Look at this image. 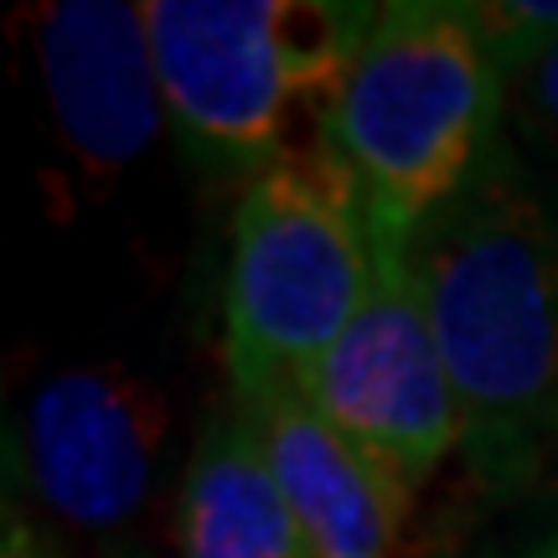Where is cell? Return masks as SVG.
Instances as JSON below:
<instances>
[{"instance_id":"cell-1","label":"cell","mask_w":558,"mask_h":558,"mask_svg":"<svg viewBox=\"0 0 558 558\" xmlns=\"http://www.w3.org/2000/svg\"><path fill=\"white\" fill-rule=\"evenodd\" d=\"M399 233L460 399L471 476L507 492L558 424V222L512 181L497 145Z\"/></svg>"},{"instance_id":"cell-2","label":"cell","mask_w":558,"mask_h":558,"mask_svg":"<svg viewBox=\"0 0 558 558\" xmlns=\"http://www.w3.org/2000/svg\"><path fill=\"white\" fill-rule=\"evenodd\" d=\"M501 99L507 68L471 5H373L316 145L362 186L373 218L409 228L497 150Z\"/></svg>"},{"instance_id":"cell-3","label":"cell","mask_w":558,"mask_h":558,"mask_svg":"<svg viewBox=\"0 0 558 558\" xmlns=\"http://www.w3.org/2000/svg\"><path fill=\"white\" fill-rule=\"evenodd\" d=\"M373 264V207L320 145L254 171L233 213L222 290L233 393L295 388L362 311Z\"/></svg>"},{"instance_id":"cell-4","label":"cell","mask_w":558,"mask_h":558,"mask_svg":"<svg viewBox=\"0 0 558 558\" xmlns=\"http://www.w3.org/2000/svg\"><path fill=\"white\" fill-rule=\"evenodd\" d=\"M373 5L300 0H150L166 114L197 150L254 166L305 150L300 130L326 120Z\"/></svg>"},{"instance_id":"cell-5","label":"cell","mask_w":558,"mask_h":558,"mask_svg":"<svg viewBox=\"0 0 558 558\" xmlns=\"http://www.w3.org/2000/svg\"><path fill=\"white\" fill-rule=\"evenodd\" d=\"M373 228V290L337 347L295 383V393L388 492L409 501L465 445V418L418 305L403 233L378 218Z\"/></svg>"},{"instance_id":"cell-6","label":"cell","mask_w":558,"mask_h":558,"mask_svg":"<svg viewBox=\"0 0 558 558\" xmlns=\"http://www.w3.org/2000/svg\"><path fill=\"white\" fill-rule=\"evenodd\" d=\"M166 409L124 367H68L26 414V471L41 501L78 527H120L156 481Z\"/></svg>"},{"instance_id":"cell-7","label":"cell","mask_w":558,"mask_h":558,"mask_svg":"<svg viewBox=\"0 0 558 558\" xmlns=\"http://www.w3.org/2000/svg\"><path fill=\"white\" fill-rule=\"evenodd\" d=\"M37 58L68 156L109 177L156 140L166 94L145 5L62 0L37 11Z\"/></svg>"},{"instance_id":"cell-8","label":"cell","mask_w":558,"mask_h":558,"mask_svg":"<svg viewBox=\"0 0 558 558\" xmlns=\"http://www.w3.org/2000/svg\"><path fill=\"white\" fill-rule=\"evenodd\" d=\"M254 418L284 492L305 527V558H388L409 501L388 492L347 445H341L295 388L233 393Z\"/></svg>"},{"instance_id":"cell-9","label":"cell","mask_w":558,"mask_h":558,"mask_svg":"<svg viewBox=\"0 0 558 558\" xmlns=\"http://www.w3.org/2000/svg\"><path fill=\"white\" fill-rule=\"evenodd\" d=\"M181 558H305L295 501L254 418L228 403L207 418L177 507Z\"/></svg>"},{"instance_id":"cell-10","label":"cell","mask_w":558,"mask_h":558,"mask_svg":"<svg viewBox=\"0 0 558 558\" xmlns=\"http://www.w3.org/2000/svg\"><path fill=\"white\" fill-rule=\"evenodd\" d=\"M522 78H527V104H533V114H538L548 130H558V37L533 58V68H527Z\"/></svg>"},{"instance_id":"cell-11","label":"cell","mask_w":558,"mask_h":558,"mask_svg":"<svg viewBox=\"0 0 558 558\" xmlns=\"http://www.w3.org/2000/svg\"><path fill=\"white\" fill-rule=\"evenodd\" d=\"M5 558H47V554H41V543L32 527L11 522V533H5Z\"/></svg>"},{"instance_id":"cell-12","label":"cell","mask_w":558,"mask_h":558,"mask_svg":"<svg viewBox=\"0 0 558 558\" xmlns=\"http://www.w3.org/2000/svg\"><path fill=\"white\" fill-rule=\"evenodd\" d=\"M527 558H558V538H548V543H543V548H533V554H527Z\"/></svg>"}]
</instances>
